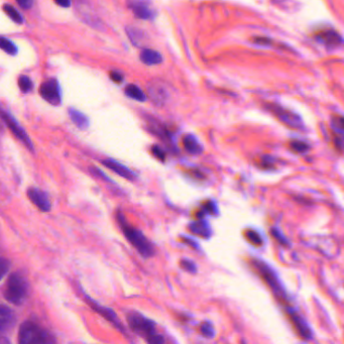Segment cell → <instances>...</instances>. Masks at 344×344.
<instances>
[{
    "label": "cell",
    "mask_w": 344,
    "mask_h": 344,
    "mask_svg": "<svg viewBox=\"0 0 344 344\" xmlns=\"http://www.w3.org/2000/svg\"><path fill=\"white\" fill-rule=\"evenodd\" d=\"M116 217L124 236L133 245L135 250L143 258L153 257L155 254V249L153 247V244L151 243V241L143 235V233L140 230L128 224L121 212H118Z\"/></svg>",
    "instance_id": "6da1fadb"
},
{
    "label": "cell",
    "mask_w": 344,
    "mask_h": 344,
    "mask_svg": "<svg viewBox=\"0 0 344 344\" xmlns=\"http://www.w3.org/2000/svg\"><path fill=\"white\" fill-rule=\"evenodd\" d=\"M28 282L22 274H11L4 290V298L13 305H21L28 296Z\"/></svg>",
    "instance_id": "7a4b0ae2"
},
{
    "label": "cell",
    "mask_w": 344,
    "mask_h": 344,
    "mask_svg": "<svg viewBox=\"0 0 344 344\" xmlns=\"http://www.w3.org/2000/svg\"><path fill=\"white\" fill-rule=\"evenodd\" d=\"M127 321L129 327L135 333L145 338L149 344H155L161 336V334H159L156 330V324L138 312L129 313L127 316Z\"/></svg>",
    "instance_id": "3957f363"
},
{
    "label": "cell",
    "mask_w": 344,
    "mask_h": 344,
    "mask_svg": "<svg viewBox=\"0 0 344 344\" xmlns=\"http://www.w3.org/2000/svg\"><path fill=\"white\" fill-rule=\"evenodd\" d=\"M251 266L255 270V272L259 275V277L268 285V287L273 291L275 296L278 297V299L281 302H285L287 297L285 290L283 289L282 285L280 284L279 278L277 277L276 273L264 262L253 259L251 261Z\"/></svg>",
    "instance_id": "277c9868"
},
{
    "label": "cell",
    "mask_w": 344,
    "mask_h": 344,
    "mask_svg": "<svg viewBox=\"0 0 344 344\" xmlns=\"http://www.w3.org/2000/svg\"><path fill=\"white\" fill-rule=\"evenodd\" d=\"M18 344H48V335L34 322L25 321L19 327Z\"/></svg>",
    "instance_id": "5b68a950"
},
{
    "label": "cell",
    "mask_w": 344,
    "mask_h": 344,
    "mask_svg": "<svg viewBox=\"0 0 344 344\" xmlns=\"http://www.w3.org/2000/svg\"><path fill=\"white\" fill-rule=\"evenodd\" d=\"M265 106L270 112H272L281 122L285 123L287 126L291 128H296V129H301L303 127L302 119L296 113H294L280 105L273 104V103H268Z\"/></svg>",
    "instance_id": "8992f818"
},
{
    "label": "cell",
    "mask_w": 344,
    "mask_h": 344,
    "mask_svg": "<svg viewBox=\"0 0 344 344\" xmlns=\"http://www.w3.org/2000/svg\"><path fill=\"white\" fill-rule=\"evenodd\" d=\"M1 117L6 126L10 129V131L13 133V135L24 145L27 147V150L31 153L34 152L32 141L30 140L28 134L24 130V128L18 123V121L8 112L5 110L1 111Z\"/></svg>",
    "instance_id": "52a82bcc"
},
{
    "label": "cell",
    "mask_w": 344,
    "mask_h": 344,
    "mask_svg": "<svg viewBox=\"0 0 344 344\" xmlns=\"http://www.w3.org/2000/svg\"><path fill=\"white\" fill-rule=\"evenodd\" d=\"M39 94L46 102L54 106H58L62 102L61 87L55 78L47 79L40 85Z\"/></svg>",
    "instance_id": "ba28073f"
},
{
    "label": "cell",
    "mask_w": 344,
    "mask_h": 344,
    "mask_svg": "<svg viewBox=\"0 0 344 344\" xmlns=\"http://www.w3.org/2000/svg\"><path fill=\"white\" fill-rule=\"evenodd\" d=\"M314 37L328 47H334L342 44V36L331 27H321L314 32Z\"/></svg>",
    "instance_id": "9c48e42d"
},
{
    "label": "cell",
    "mask_w": 344,
    "mask_h": 344,
    "mask_svg": "<svg viewBox=\"0 0 344 344\" xmlns=\"http://www.w3.org/2000/svg\"><path fill=\"white\" fill-rule=\"evenodd\" d=\"M286 314L292 323L295 331L297 332V334L302 337L303 339H310L311 338V330L307 323L301 318V316L296 312L292 310L291 308L286 309Z\"/></svg>",
    "instance_id": "30bf717a"
},
{
    "label": "cell",
    "mask_w": 344,
    "mask_h": 344,
    "mask_svg": "<svg viewBox=\"0 0 344 344\" xmlns=\"http://www.w3.org/2000/svg\"><path fill=\"white\" fill-rule=\"evenodd\" d=\"M27 197L40 211L48 212L51 210V202L47 195L37 188H29L27 190Z\"/></svg>",
    "instance_id": "8fae6325"
},
{
    "label": "cell",
    "mask_w": 344,
    "mask_h": 344,
    "mask_svg": "<svg viewBox=\"0 0 344 344\" xmlns=\"http://www.w3.org/2000/svg\"><path fill=\"white\" fill-rule=\"evenodd\" d=\"M88 302L90 303L91 307L97 312V313H99L101 316H103L106 320H108L110 323H112L116 328H118L120 331L124 332V328H123V325L122 323L120 322L119 318L117 317V315L115 314V312L112 310V309H109L107 307H104V306H101L99 303L98 302H95L94 300L92 299H88Z\"/></svg>",
    "instance_id": "7c38bea8"
},
{
    "label": "cell",
    "mask_w": 344,
    "mask_h": 344,
    "mask_svg": "<svg viewBox=\"0 0 344 344\" xmlns=\"http://www.w3.org/2000/svg\"><path fill=\"white\" fill-rule=\"evenodd\" d=\"M102 164L105 167H107L108 169H110L111 171H113L115 174L123 177L124 179H127L129 181H133L136 178L135 173H133L129 168H127L126 166L118 163L115 160L106 159V160L102 161Z\"/></svg>",
    "instance_id": "4fadbf2b"
},
{
    "label": "cell",
    "mask_w": 344,
    "mask_h": 344,
    "mask_svg": "<svg viewBox=\"0 0 344 344\" xmlns=\"http://www.w3.org/2000/svg\"><path fill=\"white\" fill-rule=\"evenodd\" d=\"M147 91H149L152 100L158 105L164 104L168 99V92L160 83L152 82L151 84H149Z\"/></svg>",
    "instance_id": "5bb4252c"
},
{
    "label": "cell",
    "mask_w": 344,
    "mask_h": 344,
    "mask_svg": "<svg viewBox=\"0 0 344 344\" xmlns=\"http://www.w3.org/2000/svg\"><path fill=\"white\" fill-rule=\"evenodd\" d=\"M129 8L132 10L133 14L140 19H153L155 17V12L152 10L145 2L131 1L128 3Z\"/></svg>",
    "instance_id": "9a60e30c"
},
{
    "label": "cell",
    "mask_w": 344,
    "mask_h": 344,
    "mask_svg": "<svg viewBox=\"0 0 344 344\" xmlns=\"http://www.w3.org/2000/svg\"><path fill=\"white\" fill-rule=\"evenodd\" d=\"M15 323V315L13 311L5 305H1L0 308V329L4 333L13 327Z\"/></svg>",
    "instance_id": "2e32d148"
},
{
    "label": "cell",
    "mask_w": 344,
    "mask_h": 344,
    "mask_svg": "<svg viewBox=\"0 0 344 344\" xmlns=\"http://www.w3.org/2000/svg\"><path fill=\"white\" fill-rule=\"evenodd\" d=\"M185 150L192 155H199L203 152V146L200 141L193 134H186L183 138Z\"/></svg>",
    "instance_id": "e0dca14e"
},
{
    "label": "cell",
    "mask_w": 344,
    "mask_h": 344,
    "mask_svg": "<svg viewBox=\"0 0 344 344\" xmlns=\"http://www.w3.org/2000/svg\"><path fill=\"white\" fill-rule=\"evenodd\" d=\"M140 61L145 65H159L163 62V56L155 50H151V48H143L140 53Z\"/></svg>",
    "instance_id": "ac0fdd59"
},
{
    "label": "cell",
    "mask_w": 344,
    "mask_h": 344,
    "mask_svg": "<svg viewBox=\"0 0 344 344\" xmlns=\"http://www.w3.org/2000/svg\"><path fill=\"white\" fill-rule=\"evenodd\" d=\"M68 113H69V116H70L72 122L79 129H86L89 126V119H88V117L84 113H82L81 111L71 107V108H69Z\"/></svg>",
    "instance_id": "d6986e66"
},
{
    "label": "cell",
    "mask_w": 344,
    "mask_h": 344,
    "mask_svg": "<svg viewBox=\"0 0 344 344\" xmlns=\"http://www.w3.org/2000/svg\"><path fill=\"white\" fill-rule=\"evenodd\" d=\"M126 33L132 44H134L135 46H140L144 42L145 33L143 30L136 28L134 26H127Z\"/></svg>",
    "instance_id": "ffe728a7"
},
{
    "label": "cell",
    "mask_w": 344,
    "mask_h": 344,
    "mask_svg": "<svg viewBox=\"0 0 344 344\" xmlns=\"http://www.w3.org/2000/svg\"><path fill=\"white\" fill-rule=\"evenodd\" d=\"M124 92H125V95L127 97H129V98H131V99H134L136 101L143 102L146 100V95L144 94V92L134 84L127 85Z\"/></svg>",
    "instance_id": "44dd1931"
},
{
    "label": "cell",
    "mask_w": 344,
    "mask_h": 344,
    "mask_svg": "<svg viewBox=\"0 0 344 344\" xmlns=\"http://www.w3.org/2000/svg\"><path fill=\"white\" fill-rule=\"evenodd\" d=\"M190 229L192 232L198 234L200 236H204V237H208L211 234L210 227H209L208 223L206 221H203V220L192 223L190 225Z\"/></svg>",
    "instance_id": "7402d4cb"
},
{
    "label": "cell",
    "mask_w": 344,
    "mask_h": 344,
    "mask_svg": "<svg viewBox=\"0 0 344 344\" xmlns=\"http://www.w3.org/2000/svg\"><path fill=\"white\" fill-rule=\"evenodd\" d=\"M289 147L294 152L297 154H304L309 151L310 146L306 142L298 139H293L289 142Z\"/></svg>",
    "instance_id": "603a6c76"
},
{
    "label": "cell",
    "mask_w": 344,
    "mask_h": 344,
    "mask_svg": "<svg viewBox=\"0 0 344 344\" xmlns=\"http://www.w3.org/2000/svg\"><path fill=\"white\" fill-rule=\"evenodd\" d=\"M0 46H1V48L6 54H8L10 56H15L17 54L16 45L10 39H8L4 36L0 37Z\"/></svg>",
    "instance_id": "cb8c5ba5"
},
{
    "label": "cell",
    "mask_w": 344,
    "mask_h": 344,
    "mask_svg": "<svg viewBox=\"0 0 344 344\" xmlns=\"http://www.w3.org/2000/svg\"><path fill=\"white\" fill-rule=\"evenodd\" d=\"M3 10L7 13V15L16 23H22L23 22V17L20 14V12L11 4H4L3 5Z\"/></svg>",
    "instance_id": "d4e9b609"
},
{
    "label": "cell",
    "mask_w": 344,
    "mask_h": 344,
    "mask_svg": "<svg viewBox=\"0 0 344 344\" xmlns=\"http://www.w3.org/2000/svg\"><path fill=\"white\" fill-rule=\"evenodd\" d=\"M244 236L253 245H255V247H261L263 244L262 237L256 230L247 229L244 231Z\"/></svg>",
    "instance_id": "484cf974"
},
{
    "label": "cell",
    "mask_w": 344,
    "mask_h": 344,
    "mask_svg": "<svg viewBox=\"0 0 344 344\" xmlns=\"http://www.w3.org/2000/svg\"><path fill=\"white\" fill-rule=\"evenodd\" d=\"M18 82V87H19V89L21 90V92H23V93H28V92H30L31 90H32V88H33V83H32V81H31V79L28 77V76H26V75H21V76H19V78H18V80H17Z\"/></svg>",
    "instance_id": "4316f807"
},
{
    "label": "cell",
    "mask_w": 344,
    "mask_h": 344,
    "mask_svg": "<svg viewBox=\"0 0 344 344\" xmlns=\"http://www.w3.org/2000/svg\"><path fill=\"white\" fill-rule=\"evenodd\" d=\"M271 233H272V235L274 236V238H275L280 244L284 245V247H289L290 243H289L288 239L286 238V236H285L279 229L273 228V229L271 230Z\"/></svg>",
    "instance_id": "83f0119b"
},
{
    "label": "cell",
    "mask_w": 344,
    "mask_h": 344,
    "mask_svg": "<svg viewBox=\"0 0 344 344\" xmlns=\"http://www.w3.org/2000/svg\"><path fill=\"white\" fill-rule=\"evenodd\" d=\"M201 332L203 333L204 336H206L208 338H212L215 336V330H214L212 324L209 322H204L201 325Z\"/></svg>",
    "instance_id": "f1b7e54d"
},
{
    "label": "cell",
    "mask_w": 344,
    "mask_h": 344,
    "mask_svg": "<svg viewBox=\"0 0 344 344\" xmlns=\"http://www.w3.org/2000/svg\"><path fill=\"white\" fill-rule=\"evenodd\" d=\"M332 125L338 129V130H341V131H344V116L342 115H338V114H335L332 116Z\"/></svg>",
    "instance_id": "f546056e"
},
{
    "label": "cell",
    "mask_w": 344,
    "mask_h": 344,
    "mask_svg": "<svg viewBox=\"0 0 344 344\" xmlns=\"http://www.w3.org/2000/svg\"><path fill=\"white\" fill-rule=\"evenodd\" d=\"M181 267L190 273H196V271H197V267H196V265L192 261H189V260H182Z\"/></svg>",
    "instance_id": "4dcf8cb0"
},
{
    "label": "cell",
    "mask_w": 344,
    "mask_h": 344,
    "mask_svg": "<svg viewBox=\"0 0 344 344\" xmlns=\"http://www.w3.org/2000/svg\"><path fill=\"white\" fill-rule=\"evenodd\" d=\"M152 152H153V155L160 161H165L166 160V154L165 152L162 150V147L158 146V145H154L153 146V149H152Z\"/></svg>",
    "instance_id": "1f68e13d"
},
{
    "label": "cell",
    "mask_w": 344,
    "mask_h": 344,
    "mask_svg": "<svg viewBox=\"0 0 344 344\" xmlns=\"http://www.w3.org/2000/svg\"><path fill=\"white\" fill-rule=\"evenodd\" d=\"M253 41L257 44H260V45H271L273 44V39L269 38V37H266V36H256L253 38Z\"/></svg>",
    "instance_id": "d6a6232c"
},
{
    "label": "cell",
    "mask_w": 344,
    "mask_h": 344,
    "mask_svg": "<svg viewBox=\"0 0 344 344\" xmlns=\"http://www.w3.org/2000/svg\"><path fill=\"white\" fill-rule=\"evenodd\" d=\"M9 267H10L9 262L7 260H5V259H1V262H0V272H1V276H0V277H1V279L8 272Z\"/></svg>",
    "instance_id": "836d02e7"
},
{
    "label": "cell",
    "mask_w": 344,
    "mask_h": 344,
    "mask_svg": "<svg viewBox=\"0 0 344 344\" xmlns=\"http://www.w3.org/2000/svg\"><path fill=\"white\" fill-rule=\"evenodd\" d=\"M110 78L112 81L116 82V83H121L123 81V75L122 73L118 72V71H111L110 72Z\"/></svg>",
    "instance_id": "e575fe53"
},
{
    "label": "cell",
    "mask_w": 344,
    "mask_h": 344,
    "mask_svg": "<svg viewBox=\"0 0 344 344\" xmlns=\"http://www.w3.org/2000/svg\"><path fill=\"white\" fill-rule=\"evenodd\" d=\"M17 4L23 9H29L33 5V1L31 0H18Z\"/></svg>",
    "instance_id": "d590c367"
},
{
    "label": "cell",
    "mask_w": 344,
    "mask_h": 344,
    "mask_svg": "<svg viewBox=\"0 0 344 344\" xmlns=\"http://www.w3.org/2000/svg\"><path fill=\"white\" fill-rule=\"evenodd\" d=\"M267 158H263L262 159V161L260 162L261 163V168H263V169H274V165H273V162L272 161H270V159L269 160H266Z\"/></svg>",
    "instance_id": "8d00e7d4"
},
{
    "label": "cell",
    "mask_w": 344,
    "mask_h": 344,
    "mask_svg": "<svg viewBox=\"0 0 344 344\" xmlns=\"http://www.w3.org/2000/svg\"><path fill=\"white\" fill-rule=\"evenodd\" d=\"M56 4L62 6V7H69L71 5V2L70 1H61V0H58V1H56Z\"/></svg>",
    "instance_id": "74e56055"
},
{
    "label": "cell",
    "mask_w": 344,
    "mask_h": 344,
    "mask_svg": "<svg viewBox=\"0 0 344 344\" xmlns=\"http://www.w3.org/2000/svg\"><path fill=\"white\" fill-rule=\"evenodd\" d=\"M0 344H11V343H10V341L8 340V338H6L5 336H2L1 342H0Z\"/></svg>",
    "instance_id": "f35d334b"
},
{
    "label": "cell",
    "mask_w": 344,
    "mask_h": 344,
    "mask_svg": "<svg viewBox=\"0 0 344 344\" xmlns=\"http://www.w3.org/2000/svg\"><path fill=\"white\" fill-rule=\"evenodd\" d=\"M241 344H245V343H244V342H243V341H242V343H241Z\"/></svg>",
    "instance_id": "ab89813d"
}]
</instances>
